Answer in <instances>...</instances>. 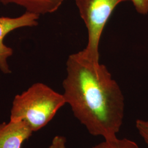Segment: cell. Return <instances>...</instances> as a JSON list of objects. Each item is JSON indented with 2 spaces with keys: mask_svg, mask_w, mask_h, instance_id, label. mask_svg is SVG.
<instances>
[{
  "mask_svg": "<svg viewBox=\"0 0 148 148\" xmlns=\"http://www.w3.org/2000/svg\"><path fill=\"white\" fill-rule=\"evenodd\" d=\"M63 82L66 103L90 134L117 138L125 115L121 90L105 65L94 63L82 51L69 56Z\"/></svg>",
  "mask_w": 148,
  "mask_h": 148,
  "instance_id": "1",
  "label": "cell"
},
{
  "mask_svg": "<svg viewBox=\"0 0 148 148\" xmlns=\"http://www.w3.org/2000/svg\"><path fill=\"white\" fill-rule=\"evenodd\" d=\"M65 104L63 95L42 83H36L14 97L10 121L26 122L36 132L45 127Z\"/></svg>",
  "mask_w": 148,
  "mask_h": 148,
  "instance_id": "2",
  "label": "cell"
},
{
  "mask_svg": "<svg viewBox=\"0 0 148 148\" xmlns=\"http://www.w3.org/2000/svg\"><path fill=\"white\" fill-rule=\"evenodd\" d=\"M130 0H75L88 33V42L82 51L86 58L99 63V45L104 27L120 3Z\"/></svg>",
  "mask_w": 148,
  "mask_h": 148,
  "instance_id": "3",
  "label": "cell"
},
{
  "mask_svg": "<svg viewBox=\"0 0 148 148\" xmlns=\"http://www.w3.org/2000/svg\"><path fill=\"white\" fill-rule=\"evenodd\" d=\"M39 16L38 14L27 11L23 15L16 18L0 17V69L3 73H11L7 60L13 54L12 49L3 43L5 36L20 27L37 25Z\"/></svg>",
  "mask_w": 148,
  "mask_h": 148,
  "instance_id": "4",
  "label": "cell"
},
{
  "mask_svg": "<svg viewBox=\"0 0 148 148\" xmlns=\"http://www.w3.org/2000/svg\"><path fill=\"white\" fill-rule=\"evenodd\" d=\"M33 132L24 121H10L0 124V148H21Z\"/></svg>",
  "mask_w": 148,
  "mask_h": 148,
  "instance_id": "5",
  "label": "cell"
},
{
  "mask_svg": "<svg viewBox=\"0 0 148 148\" xmlns=\"http://www.w3.org/2000/svg\"><path fill=\"white\" fill-rule=\"evenodd\" d=\"M4 5L16 3L23 7L27 12L39 16L52 13L57 11L64 0H0Z\"/></svg>",
  "mask_w": 148,
  "mask_h": 148,
  "instance_id": "6",
  "label": "cell"
},
{
  "mask_svg": "<svg viewBox=\"0 0 148 148\" xmlns=\"http://www.w3.org/2000/svg\"><path fill=\"white\" fill-rule=\"evenodd\" d=\"M90 148H140L137 144L127 138L104 140Z\"/></svg>",
  "mask_w": 148,
  "mask_h": 148,
  "instance_id": "7",
  "label": "cell"
},
{
  "mask_svg": "<svg viewBox=\"0 0 148 148\" xmlns=\"http://www.w3.org/2000/svg\"><path fill=\"white\" fill-rule=\"evenodd\" d=\"M136 127L148 148V120L138 119L136 121Z\"/></svg>",
  "mask_w": 148,
  "mask_h": 148,
  "instance_id": "8",
  "label": "cell"
},
{
  "mask_svg": "<svg viewBox=\"0 0 148 148\" xmlns=\"http://www.w3.org/2000/svg\"><path fill=\"white\" fill-rule=\"evenodd\" d=\"M138 13L146 15L148 13V0H130Z\"/></svg>",
  "mask_w": 148,
  "mask_h": 148,
  "instance_id": "9",
  "label": "cell"
},
{
  "mask_svg": "<svg viewBox=\"0 0 148 148\" xmlns=\"http://www.w3.org/2000/svg\"><path fill=\"white\" fill-rule=\"evenodd\" d=\"M66 139L64 136H56L53 138L49 148H66Z\"/></svg>",
  "mask_w": 148,
  "mask_h": 148,
  "instance_id": "10",
  "label": "cell"
}]
</instances>
